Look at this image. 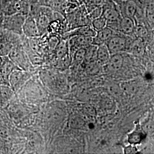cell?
I'll return each instance as SVG.
<instances>
[{
	"label": "cell",
	"instance_id": "obj_11",
	"mask_svg": "<svg viewBox=\"0 0 154 154\" xmlns=\"http://www.w3.org/2000/svg\"><path fill=\"white\" fill-rule=\"evenodd\" d=\"M114 33L115 32L111 29L106 26L96 32L95 36L93 38L92 44L96 46L105 44Z\"/></svg>",
	"mask_w": 154,
	"mask_h": 154
},
{
	"label": "cell",
	"instance_id": "obj_9",
	"mask_svg": "<svg viewBox=\"0 0 154 154\" xmlns=\"http://www.w3.org/2000/svg\"><path fill=\"white\" fill-rule=\"evenodd\" d=\"M135 26L136 23L134 19L127 17H121L118 25V33L134 36Z\"/></svg>",
	"mask_w": 154,
	"mask_h": 154
},
{
	"label": "cell",
	"instance_id": "obj_15",
	"mask_svg": "<svg viewBox=\"0 0 154 154\" xmlns=\"http://www.w3.org/2000/svg\"><path fill=\"white\" fill-rule=\"evenodd\" d=\"M55 53L56 56L58 59L63 57L64 56L69 54V45L68 41L66 39H63L59 42L57 47L55 48Z\"/></svg>",
	"mask_w": 154,
	"mask_h": 154
},
{
	"label": "cell",
	"instance_id": "obj_17",
	"mask_svg": "<svg viewBox=\"0 0 154 154\" xmlns=\"http://www.w3.org/2000/svg\"><path fill=\"white\" fill-rule=\"evenodd\" d=\"M98 46L91 44L86 48L85 61L86 63L97 60V50Z\"/></svg>",
	"mask_w": 154,
	"mask_h": 154
},
{
	"label": "cell",
	"instance_id": "obj_10",
	"mask_svg": "<svg viewBox=\"0 0 154 154\" xmlns=\"http://www.w3.org/2000/svg\"><path fill=\"white\" fill-rule=\"evenodd\" d=\"M96 31L89 25L79 26L72 29V30L65 33V39L69 38L73 36H85L94 37L96 34Z\"/></svg>",
	"mask_w": 154,
	"mask_h": 154
},
{
	"label": "cell",
	"instance_id": "obj_21",
	"mask_svg": "<svg viewBox=\"0 0 154 154\" xmlns=\"http://www.w3.org/2000/svg\"><path fill=\"white\" fill-rule=\"evenodd\" d=\"M86 11L97 7H102L105 0H83Z\"/></svg>",
	"mask_w": 154,
	"mask_h": 154
},
{
	"label": "cell",
	"instance_id": "obj_13",
	"mask_svg": "<svg viewBox=\"0 0 154 154\" xmlns=\"http://www.w3.org/2000/svg\"><path fill=\"white\" fill-rule=\"evenodd\" d=\"M146 133L138 126L132 132H130L127 137V140L129 144L133 145H138L142 142L146 138Z\"/></svg>",
	"mask_w": 154,
	"mask_h": 154
},
{
	"label": "cell",
	"instance_id": "obj_26",
	"mask_svg": "<svg viewBox=\"0 0 154 154\" xmlns=\"http://www.w3.org/2000/svg\"><path fill=\"white\" fill-rule=\"evenodd\" d=\"M3 145H4V143H3V140H2V139L0 138V149L2 148L3 147Z\"/></svg>",
	"mask_w": 154,
	"mask_h": 154
},
{
	"label": "cell",
	"instance_id": "obj_4",
	"mask_svg": "<svg viewBox=\"0 0 154 154\" xmlns=\"http://www.w3.org/2000/svg\"><path fill=\"white\" fill-rule=\"evenodd\" d=\"M93 38L85 36H73L68 41L69 51L74 54L77 50L80 48H86L92 44Z\"/></svg>",
	"mask_w": 154,
	"mask_h": 154
},
{
	"label": "cell",
	"instance_id": "obj_20",
	"mask_svg": "<svg viewBox=\"0 0 154 154\" xmlns=\"http://www.w3.org/2000/svg\"><path fill=\"white\" fill-rule=\"evenodd\" d=\"M134 35L136 37L144 39L148 35V30L143 23H137Z\"/></svg>",
	"mask_w": 154,
	"mask_h": 154
},
{
	"label": "cell",
	"instance_id": "obj_7",
	"mask_svg": "<svg viewBox=\"0 0 154 154\" xmlns=\"http://www.w3.org/2000/svg\"><path fill=\"white\" fill-rule=\"evenodd\" d=\"M22 33L29 38L37 37L41 35L35 20L33 17H26L22 26Z\"/></svg>",
	"mask_w": 154,
	"mask_h": 154
},
{
	"label": "cell",
	"instance_id": "obj_3",
	"mask_svg": "<svg viewBox=\"0 0 154 154\" xmlns=\"http://www.w3.org/2000/svg\"><path fill=\"white\" fill-rule=\"evenodd\" d=\"M27 79V74L21 69L13 70L10 74L8 79V83L10 88L15 93L21 88Z\"/></svg>",
	"mask_w": 154,
	"mask_h": 154
},
{
	"label": "cell",
	"instance_id": "obj_25",
	"mask_svg": "<svg viewBox=\"0 0 154 154\" xmlns=\"http://www.w3.org/2000/svg\"><path fill=\"white\" fill-rule=\"evenodd\" d=\"M9 137V131L5 126L0 124V138L7 139Z\"/></svg>",
	"mask_w": 154,
	"mask_h": 154
},
{
	"label": "cell",
	"instance_id": "obj_5",
	"mask_svg": "<svg viewBox=\"0 0 154 154\" xmlns=\"http://www.w3.org/2000/svg\"><path fill=\"white\" fill-rule=\"evenodd\" d=\"M116 4L122 17L134 18L138 9V5L134 0H125Z\"/></svg>",
	"mask_w": 154,
	"mask_h": 154
},
{
	"label": "cell",
	"instance_id": "obj_19",
	"mask_svg": "<svg viewBox=\"0 0 154 154\" xmlns=\"http://www.w3.org/2000/svg\"><path fill=\"white\" fill-rule=\"evenodd\" d=\"M91 27L97 32L107 26V21L102 15L91 20Z\"/></svg>",
	"mask_w": 154,
	"mask_h": 154
},
{
	"label": "cell",
	"instance_id": "obj_1",
	"mask_svg": "<svg viewBox=\"0 0 154 154\" xmlns=\"http://www.w3.org/2000/svg\"><path fill=\"white\" fill-rule=\"evenodd\" d=\"M133 37L115 32L105 44L111 55L127 52Z\"/></svg>",
	"mask_w": 154,
	"mask_h": 154
},
{
	"label": "cell",
	"instance_id": "obj_12",
	"mask_svg": "<svg viewBox=\"0 0 154 154\" xmlns=\"http://www.w3.org/2000/svg\"><path fill=\"white\" fill-rule=\"evenodd\" d=\"M124 58L121 53H117L110 56V60L106 65L111 72H117L122 68Z\"/></svg>",
	"mask_w": 154,
	"mask_h": 154
},
{
	"label": "cell",
	"instance_id": "obj_27",
	"mask_svg": "<svg viewBox=\"0 0 154 154\" xmlns=\"http://www.w3.org/2000/svg\"><path fill=\"white\" fill-rule=\"evenodd\" d=\"M0 85H1V84H0Z\"/></svg>",
	"mask_w": 154,
	"mask_h": 154
},
{
	"label": "cell",
	"instance_id": "obj_6",
	"mask_svg": "<svg viewBox=\"0 0 154 154\" xmlns=\"http://www.w3.org/2000/svg\"><path fill=\"white\" fill-rule=\"evenodd\" d=\"M9 59L19 69L26 71L27 69V61L23 51L17 47H13L8 55Z\"/></svg>",
	"mask_w": 154,
	"mask_h": 154
},
{
	"label": "cell",
	"instance_id": "obj_14",
	"mask_svg": "<svg viewBox=\"0 0 154 154\" xmlns=\"http://www.w3.org/2000/svg\"><path fill=\"white\" fill-rule=\"evenodd\" d=\"M110 52L106 44L98 46L97 50V61L100 65H106L110 60Z\"/></svg>",
	"mask_w": 154,
	"mask_h": 154
},
{
	"label": "cell",
	"instance_id": "obj_18",
	"mask_svg": "<svg viewBox=\"0 0 154 154\" xmlns=\"http://www.w3.org/2000/svg\"><path fill=\"white\" fill-rule=\"evenodd\" d=\"M14 47L11 42L5 38L0 41V56H8Z\"/></svg>",
	"mask_w": 154,
	"mask_h": 154
},
{
	"label": "cell",
	"instance_id": "obj_24",
	"mask_svg": "<svg viewBox=\"0 0 154 154\" xmlns=\"http://www.w3.org/2000/svg\"><path fill=\"white\" fill-rule=\"evenodd\" d=\"M83 125H84V121L79 116H74L71 119V126L74 128H81Z\"/></svg>",
	"mask_w": 154,
	"mask_h": 154
},
{
	"label": "cell",
	"instance_id": "obj_16",
	"mask_svg": "<svg viewBox=\"0 0 154 154\" xmlns=\"http://www.w3.org/2000/svg\"><path fill=\"white\" fill-rule=\"evenodd\" d=\"M35 20L41 35L48 28L50 23L49 20L48 16L44 14L39 15L38 17H37V18Z\"/></svg>",
	"mask_w": 154,
	"mask_h": 154
},
{
	"label": "cell",
	"instance_id": "obj_8",
	"mask_svg": "<svg viewBox=\"0 0 154 154\" xmlns=\"http://www.w3.org/2000/svg\"><path fill=\"white\" fill-rule=\"evenodd\" d=\"M146 51L144 39L139 37H134L128 48L126 53L137 57H142Z\"/></svg>",
	"mask_w": 154,
	"mask_h": 154
},
{
	"label": "cell",
	"instance_id": "obj_2",
	"mask_svg": "<svg viewBox=\"0 0 154 154\" xmlns=\"http://www.w3.org/2000/svg\"><path fill=\"white\" fill-rule=\"evenodd\" d=\"M26 17L23 14L17 13L9 16L5 18L4 27L7 30L17 34L22 33V26Z\"/></svg>",
	"mask_w": 154,
	"mask_h": 154
},
{
	"label": "cell",
	"instance_id": "obj_22",
	"mask_svg": "<svg viewBox=\"0 0 154 154\" xmlns=\"http://www.w3.org/2000/svg\"><path fill=\"white\" fill-rule=\"evenodd\" d=\"M86 48H80L74 53V60L77 63H81L85 61Z\"/></svg>",
	"mask_w": 154,
	"mask_h": 154
},
{
	"label": "cell",
	"instance_id": "obj_23",
	"mask_svg": "<svg viewBox=\"0 0 154 154\" xmlns=\"http://www.w3.org/2000/svg\"><path fill=\"white\" fill-rule=\"evenodd\" d=\"M123 153L125 154H136L139 153V149L137 146L129 144L123 148Z\"/></svg>",
	"mask_w": 154,
	"mask_h": 154
}]
</instances>
